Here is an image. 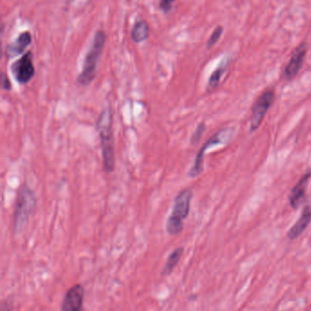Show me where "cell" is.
Returning a JSON list of instances; mask_svg holds the SVG:
<instances>
[{
	"label": "cell",
	"mask_w": 311,
	"mask_h": 311,
	"mask_svg": "<svg viewBox=\"0 0 311 311\" xmlns=\"http://www.w3.org/2000/svg\"><path fill=\"white\" fill-rule=\"evenodd\" d=\"M229 130L230 129H224V130H220L215 134L213 135L204 144V146L200 149L198 153L196 154L194 164H193L192 168H190L189 173H188V176L190 177L194 178V177H198L200 174L203 173V171H204V154L207 151V149H211V148L215 147V146L220 145V144L224 143V140L226 139V136L229 134V133H226V132H228Z\"/></svg>",
	"instance_id": "cell-6"
},
{
	"label": "cell",
	"mask_w": 311,
	"mask_h": 311,
	"mask_svg": "<svg viewBox=\"0 0 311 311\" xmlns=\"http://www.w3.org/2000/svg\"><path fill=\"white\" fill-rule=\"evenodd\" d=\"M31 42H32L31 34L28 31L20 34L19 38L8 47L7 55L10 58L19 56L20 54L24 52L25 49L29 47Z\"/></svg>",
	"instance_id": "cell-12"
},
{
	"label": "cell",
	"mask_w": 311,
	"mask_h": 311,
	"mask_svg": "<svg viewBox=\"0 0 311 311\" xmlns=\"http://www.w3.org/2000/svg\"><path fill=\"white\" fill-rule=\"evenodd\" d=\"M223 33H224V28L222 26L216 27L212 35L210 36L209 39L207 40V43H206L207 48H213L214 45L218 42L219 39H221Z\"/></svg>",
	"instance_id": "cell-16"
},
{
	"label": "cell",
	"mask_w": 311,
	"mask_h": 311,
	"mask_svg": "<svg viewBox=\"0 0 311 311\" xmlns=\"http://www.w3.org/2000/svg\"><path fill=\"white\" fill-rule=\"evenodd\" d=\"M310 177L311 171H308L298 180L297 184L292 188L291 192L288 196V201L292 209L297 210L301 206L303 201L305 200L306 187H307V184H308Z\"/></svg>",
	"instance_id": "cell-9"
},
{
	"label": "cell",
	"mask_w": 311,
	"mask_h": 311,
	"mask_svg": "<svg viewBox=\"0 0 311 311\" xmlns=\"http://www.w3.org/2000/svg\"><path fill=\"white\" fill-rule=\"evenodd\" d=\"M183 252H184V249L182 248H178V249H175L173 253L171 254L170 257L168 258V260L166 262L165 269H164V274H169V273L172 272V270L179 262Z\"/></svg>",
	"instance_id": "cell-15"
},
{
	"label": "cell",
	"mask_w": 311,
	"mask_h": 311,
	"mask_svg": "<svg viewBox=\"0 0 311 311\" xmlns=\"http://www.w3.org/2000/svg\"><path fill=\"white\" fill-rule=\"evenodd\" d=\"M11 70L15 78L20 84L29 83L35 76L32 53L27 52L12 65Z\"/></svg>",
	"instance_id": "cell-7"
},
{
	"label": "cell",
	"mask_w": 311,
	"mask_h": 311,
	"mask_svg": "<svg viewBox=\"0 0 311 311\" xmlns=\"http://www.w3.org/2000/svg\"><path fill=\"white\" fill-rule=\"evenodd\" d=\"M2 88L5 90H10L11 88V83L5 73L2 74Z\"/></svg>",
	"instance_id": "cell-19"
},
{
	"label": "cell",
	"mask_w": 311,
	"mask_h": 311,
	"mask_svg": "<svg viewBox=\"0 0 311 311\" xmlns=\"http://www.w3.org/2000/svg\"><path fill=\"white\" fill-rule=\"evenodd\" d=\"M229 65H230V58H224V60H222L219 64L216 69H214V72L211 74L209 80H208V85H207L208 91H214L218 87L222 80V77H224L225 72L228 69Z\"/></svg>",
	"instance_id": "cell-13"
},
{
	"label": "cell",
	"mask_w": 311,
	"mask_h": 311,
	"mask_svg": "<svg viewBox=\"0 0 311 311\" xmlns=\"http://www.w3.org/2000/svg\"><path fill=\"white\" fill-rule=\"evenodd\" d=\"M37 204L35 192L23 185L20 188L14 213V229L17 232L24 230L29 223V218L34 212Z\"/></svg>",
	"instance_id": "cell-4"
},
{
	"label": "cell",
	"mask_w": 311,
	"mask_h": 311,
	"mask_svg": "<svg viewBox=\"0 0 311 311\" xmlns=\"http://www.w3.org/2000/svg\"><path fill=\"white\" fill-rule=\"evenodd\" d=\"M193 191L184 189L175 196L174 206L166 221V230L170 235H177L184 230V221L189 215Z\"/></svg>",
	"instance_id": "cell-3"
},
{
	"label": "cell",
	"mask_w": 311,
	"mask_h": 311,
	"mask_svg": "<svg viewBox=\"0 0 311 311\" xmlns=\"http://www.w3.org/2000/svg\"><path fill=\"white\" fill-rule=\"evenodd\" d=\"M105 42L106 35L104 31L99 30L94 36L93 45L83 63V71L79 75L78 82L80 85L89 86L95 79L97 75L98 64L102 57Z\"/></svg>",
	"instance_id": "cell-2"
},
{
	"label": "cell",
	"mask_w": 311,
	"mask_h": 311,
	"mask_svg": "<svg viewBox=\"0 0 311 311\" xmlns=\"http://www.w3.org/2000/svg\"><path fill=\"white\" fill-rule=\"evenodd\" d=\"M83 289L80 285L71 287L64 297L61 311L83 310Z\"/></svg>",
	"instance_id": "cell-10"
},
{
	"label": "cell",
	"mask_w": 311,
	"mask_h": 311,
	"mask_svg": "<svg viewBox=\"0 0 311 311\" xmlns=\"http://www.w3.org/2000/svg\"><path fill=\"white\" fill-rule=\"evenodd\" d=\"M205 130H206V126H205L204 122L200 123V124L196 127L195 132H194V134H193L192 138H191V144H192L193 146H195V145H197V144L199 143L200 140L202 139V137H203V134H204Z\"/></svg>",
	"instance_id": "cell-17"
},
{
	"label": "cell",
	"mask_w": 311,
	"mask_h": 311,
	"mask_svg": "<svg viewBox=\"0 0 311 311\" xmlns=\"http://www.w3.org/2000/svg\"><path fill=\"white\" fill-rule=\"evenodd\" d=\"M274 101H275V91L273 89H268L264 91L254 102L252 114L250 119V127H249L250 133H253L259 129L260 125L262 124L265 116L268 113L269 109L272 107Z\"/></svg>",
	"instance_id": "cell-5"
},
{
	"label": "cell",
	"mask_w": 311,
	"mask_h": 311,
	"mask_svg": "<svg viewBox=\"0 0 311 311\" xmlns=\"http://www.w3.org/2000/svg\"><path fill=\"white\" fill-rule=\"evenodd\" d=\"M96 129L102 144L103 167L107 172H113L115 169V150L111 107H108L101 113L96 122Z\"/></svg>",
	"instance_id": "cell-1"
},
{
	"label": "cell",
	"mask_w": 311,
	"mask_h": 311,
	"mask_svg": "<svg viewBox=\"0 0 311 311\" xmlns=\"http://www.w3.org/2000/svg\"><path fill=\"white\" fill-rule=\"evenodd\" d=\"M310 223L311 206H306L303 209L299 219L287 232V238L291 240H296L306 230Z\"/></svg>",
	"instance_id": "cell-11"
},
{
	"label": "cell",
	"mask_w": 311,
	"mask_h": 311,
	"mask_svg": "<svg viewBox=\"0 0 311 311\" xmlns=\"http://www.w3.org/2000/svg\"><path fill=\"white\" fill-rule=\"evenodd\" d=\"M307 50L308 45L306 41L301 42L294 50L291 58L284 69L283 76L286 80H292L297 77L305 62Z\"/></svg>",
	"instance_id": "cell-8"
},
{
	"label": "cell",
	"mask_w": 311,
	"mask_h": 311,
	"mask_svg": "<svg viewBox=\"0 0 311 311\" xmlns=\"http://www.w3.org/2000/svg\"><path fill=\"white\" fill-rule=\"evenodd\" d=\"M150 35V27L148 23L144 20L138 21L136 24L133 26L131 30V39L135 43H141L145 41L146 39L149 38Z\"/></svg>",
	"instance_id": "cell-14"
},
{
	"label": "cell",
	"mask_w": 311,
	"mask_h": 311,
	"mask_svg": "<svg viewBox=\"0 0 311 311\" xmlns=\"http://www.w3.org/2000/svg\"><path fill=\"white\" fill-rule=\"evenodd\" d=\"M176 0H160V9L163 10L165 13H167L170 11L173 4L175 3Z\"/></svg>",
	"instance_id": "cell-18"
}]
</instances>
